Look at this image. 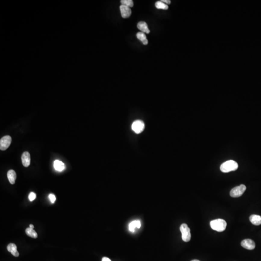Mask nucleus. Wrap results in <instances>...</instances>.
<instances>
[{
	"label": "nucleus",
	"mask_w": 261,
	"mask_h": 261,
	"mask_svg": "<svg viewBox=\"0 0 261 261\" xmlns=\"http://www.w3.org/2000/svg\"><path fill=\"white\" fill-rule=\"evenodd\" d=\"M210 226L213 230L219 232H222L226 230L227 223L224 219H219L211 221L210 223Z\"/></svg>",
	"instance_id": "obj_1"
},
{
	"label": "nucleus",
	"mask_w": 261,
	"mask_h": 261,
	"mask_svg": "<svg viewBox=\"0 0 261 261\" xmlns=\"http://www.w3.org/2000/svg\"><path fill=\"white\" fill-rule=\"evenodd\" d=\"M239 167L237 162L233 160H229L223 162L221 166L220 169L223 173H228L236 170Z\"/></svg>",
	"instance_id": "obj_2"
},
{
	"label": "nucleus",
	"mask_w": 261,
	"mask_h": 261,
	"mask_svg": "<svg viewBox=\"0 0 261 261\" xmlns=\"http://www.w3.org/2000/svg\"><path fill=\"white\" fill-rule=\"evenodd\" d=\"M180 230L182 234V239L184 242H189L191 239V231L186 223H183L180 227Z\"/></svg>",
	"instance_id": "obj_3"
},
{
	"label": "nucleus",
	"mask_w": 261,
	"mask_h": 261,
	"mask_svg": "<svg viewBox=\"0 0 261 261\" xmlns=\"http://www.w3.org/2000/svg\"><path fill=\"white\" fill-rule=\"evenodd\" d=\"M246 190V187L243 184H241L232 189L230 191V196L232 197H239L242 196L245 191Z\"/></svg>",
	"instance_id": "obj_4"
},
{
	"label": "nucleus",
	"mask_w": 261,
	"mask_h": 261,
	"mask_svg": "<svg viewBox=\"0 0 261 261\" xmlns=\"http://www.w3.org/2000/svg\"><path fill=\"white\" fill-rule=\"evenodd\" d=\"M12 142V139L9 136H6L0 140V149L5 150L9 147Z\"/></svg>",
	"instance_id": "obj_5"
},
{
	"label": "nucleus",
	"mask_w": 261,
	"mask_h": 261,
	"mask_svg": "<svg viewBox=\"0 0 261 261\" xmlns=\"http://www.w3.org/2000/svg\"><path fill=\"white\" fill-rule=\"evenodd\" d=\"M144 123L142 121L139 120L135 121L132 126V130L136 134H139L142 132L144 129Z\"/></svg>",
	"instance_id": "obj_6"
},
{
	"label": "nucleus",
	"mask_w": 261,
	"mask_h": 261,
	"mask_svg": "<svg viewBox=\"0 0 261 261\" xmlns=\"http://www.w3.org/2000/svg\"><path fill=\"white\" fill-rule=\"evenodd\" d=\"M241 245L242 247L249 250H252L255 248V242L250 239L243 240L241 242Z\"/></svg>",
	"instance_id": "obj_7"
},
{
	"label": "nucleus",
	"mask_w": 261,
	"mask_h": 261,
	"mask_svg": "<svg viewBox=\"0 0 261 261\" xmlns=\"http://www.w3.org/2000/svg\"><path fill=\"white\" fill-rule=\"evenodd\" d=\"M119 8L121 12V15L123 18H129L131 15L132 11L130 7L125 6L123 5H121L119 7Z\"/></svg>",
	"instance_id": "obj_8"
},
{
	"label": "nucleus",
	"mask_w": 261,
	"mask_h": 261,
	"mask_svg": "<svg viewBox=\"0 0 261 261\" xmlns=\"http://www.w3.org/2000/svg\"><path fill=\"white\" fill-rule=\"evenodd\" d=\"M22 162L24 167H27L30 165L31 156L28 152H25L22 156Z\"/></svg>",
	"instance_id": "obj_9"
},
{
	"label": "nucleus",
	"mask_w": 261,
	"mask_h": 261,
	"mask_svg": "<svg viewBox=\"0 0 261 261\" xmlns=\"http://www.w3.org/2000/svg\"><path fill=\"white\" fill-rule=\"evenodd\" d=\"M137 27L138 29L140 30L141 32L146 33V34H149L150 32V30L148 28V24L146 22H139L137 24Z\"/></svg>",
	"instance_id": "obj_10"
},
{
	"label": "nucleus",
	"mask_w": 261,
	"mask_h": 261,
	"mask_svg": "<svg viewBox=\"0 0 261 261\" xmlns=\"http://www.w3.org/2000/svg\"><path fill=\"white\" fill-rule=\"evenodd\" d=\"M7 249L8 251L11 253L12 255L14 256H19V253L17 250V247L16 244L14 243H10L7 246Z\"/></svg>",
	"instance_id": "obj_11"
},
{
	"label": "nucleus",
	"mask_w": 261,
	"mask_h": 261,
	"mask_svg": "<svg viewBox=\"0 0 261 261\" xmlns=\"http://www.w3.org/2000/svg\"><path fill=\"white\" fill-rule=\"evenodd\" d=\"M7 176L9 182L11 184H14L17 178V175L15 171L13 170H10L8 172H7Z\"/></svg>",
	"instance_id": "obj_12"
},
{
	"label": "nucleus",
	"mask_w": 261,
	"mask_h": 261,
	"mask_svg": "<svg viewBox=\"0 0 261 261\" xmlns=\"http://www.w3.org/2000/svg\"><path fill=\"white\" fill-rule=\"evenodd\" d=\"M249 221L255 226L261 224V216L257 215H252L249 217Z\"/></svg>",
	"instance_id": "obj_13"
},
{
	"label": "nucleus",
	"mask_w": 261,
	"mask_h": 261,
	"mask_svg": "<svg viewBox=\"0 0 261 261\" xmlns=\"http://www.w3.org/2000/svg\"><path fill=\"white\" fill-rule=\"evenodd\" d=\"M54 167L56 170L62 171L65 169V165L62 161L56 160L54 162Z\"/></svg>",
	"instance_id": "obj_14"
},
{
	"label": "nucleus",
	"mask_w": 261,
	"mask_h": 261,
	"mask_svg": "<svg viewBox=\"0 0 261 261\" xmlns=\"http://www.w3.org/2000/svg\"><path fill=\"white\" fill-rule=\"evenodd\" d=\"M136 36H137V38L139 40H140L144 45L148 44V40L147 39V36L146 35L145 33L143 32H137V34H136Z\"/></svg>",
	"instance_id": "obj_15"
},
{
	"label": "nucleus",
	"mask_w": 261,
	"mask_h": 261,
	"mask_svg": "<svg viewBox=\"0 0 261 261\" xmlns=\"http://www.w3.org/2000/svg\"><path fill=\"white\" fill-rule=\"evenodd\" d=\"M141 227L140 222L139 221H135L131 222L129 224V230L132 232H135V228H140Z\"/></svg>",
	"instance_id": "obj_16"
},
{
	"label": "nucleus",
	"mask_w": 261,
	"mask_h": 261,
	"mask_svg": "<svg viewBox=\"0 0 261 261\" xmlns=\"http://www.w3.org/2000/svg\"><path fill=\"white\" fill-rule=\"evenodd\" d=\"M25 232L26 233L28 236L32 237L33 239H37L38 237L37 233L34 229H31L30 227L26 229Z\"/></svg>",
	"instance_id": "obj_17"
},
{
	"label": "nucleus",
	"mask_w": 261,
	"mask_h": 261,
	"mask_svg": "<svg viewBox=\"0 0 261 261\" xmlns=\"http://www.w3.org/2000/svg\"><path fill=\"white\" fill-rule=\"evenodd\" d=\"M155 7L158 9L167 10L168 9V6L166 5L164 2L161 1H158L156 2L155 4Z\"/></svg>",
	"instance_id": "obj_18"
},
{
	"label": "nucleus",
	"mask_w": 261,
	"mask_h": 261,
	"mask_svg": "<svg viewBox=\"0 0 261 261\" xmlns=\"http://www.w3.org/2000/svg\"><path fill=\"white\" fill-rule=\"evenodd\" d=\"M121 2L122 5H123L130 8L134 6V2L132 0H122Z\"/></svg>",
	"instance_id": "obj_19"
},
{
	"label": "nucleus",
	"mask_w": 261,
	"mask_h": 261,
	"mask_svg": "<svg viewBox=\"0 0 261 261\" xmlns=\"http://www.w3.org/2000/svg\"><path fill=\"white\" fill-rule=\"evenodd\" d=\"M36 197V196L35 193H34L33 192H31L29 195V200L31 201H34Z\"/></svg>",
	"instance_id": "obj_20"
},
{
	"label": "nucleus",
	"mask_w": 261,
	"mask_h": 261,
	"mask_svg": "<svg viewBox=\"0 0 261 261\" xmlns=\"http://www.w3.org/2000/svg\"><path fill=\"white\" fill-rule=\"evenodd\" d=\"M49 200L52 203H54L56 200V197L53 194H50L49 196Z\"/></svg>",
	"instance_id": "obj_21"
},
{
	"label": "nucleus",
	"mask_w": 261,
	"mask_h": 261,
	"mask_svg": "<svg viewBox=\"0 0 261 261\" xmlns=\"http://www.w3.org/2000/svg\"><path fill=\"white\" fill-rule=\"evenodd\" d=\"M161 1L164 2L166 5H169L171 4V1L170 0H162Z\"/></svg>",
	"instance_id": "obj_22"
},
{
	"label": "nucleus",
	"mask_w": 261,
	"mask_h": 261,
	"mask_svg": "<svg viewBox=\"0 0 261 261\" xmlns=\"http://www.w3.org/2000/svg\"><path fill=\"white\" fill-rule=\"evenodd\" d=\"M102 261H111L110 259H109V258L103 257Z\"/></svg>",
	"instance_id": "obj_23"
},
{
	"label": "nucleus",
	"mask_w": 261,
	"mask_h": 261,
	"mask_svg": "<svg viewBox=\"0 0 261 261\" xmlns=\"http://www.w3.org/2000/svg\"><path fill=\"white\" fill-rule=\"evenodd\" d=\"M30 228H31V229H34V226H33V225H32V224H30Z\"/></svg>",
	"instance_id": "obj_24"
},
{
	"label": "nucleus",
	"mask_w": 261,
	"mask_h": 261,
	"mask_svg": "<svg viewBox=\"0 0 261 261\" xmlns=\"http://www.w3.org/2000/svg\"><path fill=\"white\" fill-rule=\"evenodd\" d=\"M199 261V260H192V261Z\"/></svg>",
	"instance_id": "obj_25"
}]
</instances>
